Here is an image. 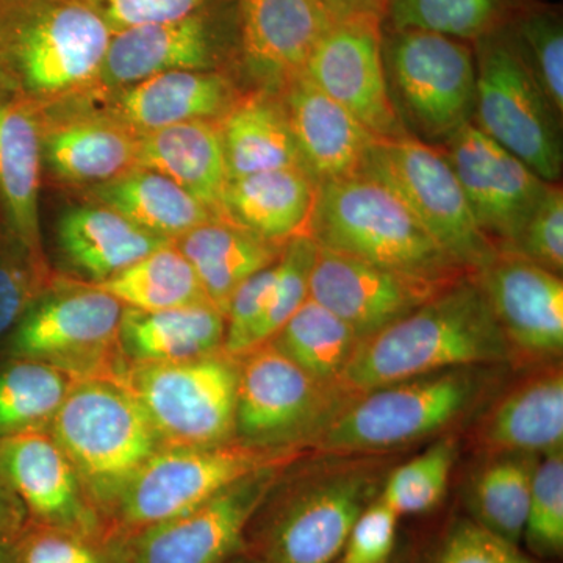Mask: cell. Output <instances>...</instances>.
<instances>
[{"label": "cell", "mask_w": 563, "mask_h": 563, "mask_svg": "<svg viewBox=\"0 0 563 563\" xmlns=\"http://www.w3.org/2000/svg\"><path fill=\"white\" fill-rule=\"evenodd\" d=\"M388 84L409 120L429 139L448 140L472 122L476 55L472 43L421 31L383 27Z\"/></svg>", "instance_id": "cell-13"}, {"label": "cell", "mask_w": 563, "mask_h": 563, "mask_svg": "<svg viewBox=\"0 0 563 563\" xmlns=\"http://www.w3.org/2000/svg\"><path fill=\"white\" fill-rule=\"evenodd\" d=\"M518 57L559 118L563 113V25L558 10L525 2L507 24Z\"/></svg>", "instance_id": "cell-39"}, {"label": "cell", "mask_w": 563, "mask_h": 563, "mask_svg": "<svg viewBox=\"0 0 563 563\" xmlns=\"http://www.w3.org/2000/svg\"><path fill=\"white\" fill-rule=\"evenodd\" d=\"M47 432L76 470L103 529L122 492L163 448L132 393L102 377L77 380Z\"/></svg>", "instance_id": "cell-4"}, {"label": "cell", "mask_w": 563, "mask_h": 563, "mask_svg": "<svg viewBox=\"0 0 563 563\" xmlns=\"http://www.w3.org/2000/svg\"><path fill=\"white\" fill-rule=\"evenodd\" d=\"M318 244L312 236H292L282 247L276 263V280L265 317L255 335V347L268 343L284 328L296 310L309 299L310 274H312Z\"/></svg>", "instance_id": "cell-43"}, {"label": "cell", "mask_w": 563, "mask_h": 563, "mask_svg": "<svg viewBox=\"0 0 563 563\" xmlns=\"http://www.w3.org/2000/svg\"><path fill=\"white\" fill-rule=\"evenodd\" d=\"M512 350L474 274L355 347L339 388L352 396L428 374L509 362Z\"/></svg>", "instance_id": "cell-1"}, {"label": "cell", "mask_w": 563, "mask_h": 563, "mask_svg": "<svg viewBox=\"0 0 563 563\" xmlns=\"http://www.w3.org/2000/svg\"><path fill=\"white\" fill-rule=\"evenodd\" d=\"M451 284L407 276L318 246L309 296L346 322L362 342Z\"/></svg>", "instance_id": "cell-19"}, {"label": "cell", "mask_w": 563, "mask_h": 563, "mask_svg": "<svg viewBox=\"0 0 563 563\" xmlns=\"http://www.w3.org/2000/svg\"><path fill=\"white\" fill-rule=\"evenodd\" d=\"M376 498V481L355 473L265 501L247 528L243 554L255 563H336L352 526Z\"/></svg>", "instance_id": "cell-11"}, {"label": "cell", "mask_w": 563, "mask_h": 563, "mask_svg": "<svg viewBox=\"0 0 563 563\" xmlns=\"http://www.w3.org/2000/svg\"><path fill=\"white\" fill-rule=\"evenodd\" d=\"M457 451V440L453 437L433 443L391 473L380 492V501L399 518L429 512L446 493Z\"/></svg>", "instance_id": "cell-41"}, {"label": "cell", "mask_w": 563, "mask_h": 563, "mask_svg": "<svg viewBox=\"0 0 563 563\" xmlns=\"http://www.w3.org/2000/svg\"><path fill=\"white\" fill-rule=\"evenodd\" d=\"M111 35L87 0H0V90L40 109L88 95Z\"/></svg>", "instance_id": "cell-2"}, {"label": "cell", "mask_w": 563, "mask_h": 563, "mask_svg": "<svg viewBox=\"0 0 563 563\" xmlns=\"http://www.w3.org/2000/svg\"><path fill=\"white\" fill-rule=\"evenodd\" d=\"M291 451L252 446L240 440L213 446H163L114 504L106 520V539H125L188 512L243 477L287 463Z\"/></svg>", "instance_id": "cell-6"}, {"label": "cell", "mask_w": 563, "mask_h": 563, "mask_svg": "<svg viewBox=\"0 0 563 563\" xmlns=\"http://www.w3.org/2000/svg\"><path fill=\"white\" fill-rule=\"evenodd\" d=\"M476 106L473 124L520 158L547 184L562 177L558 114L518 57L504 29L474 41Z\"/></svg>", "instance_id": "cell-10"}, {"label": "cell", "mask_w": 563, "mask_h": 563, "mask_svg": "<svg viewBox=\"0 0 563 563\" xmlns=\"http://www.w3.org/2000/svg\"><path fill=\"white\" fill-rule=\"evenodd\" d=\"M318 185L302 169L288 168L229 179L221 220L274 243L309 231Z\"/></svg>", "instance_id": "cell-29"}, {"label": "cell", "mask_w": 563, "mask_h": 563, "mask_svg": "<svg viewBox=\"0 0 563 563\" xmlns=\"http://www.w3.org/2000/svg\"><path fill=\"white\" fill-rule=\"evenodd\" d=\"M276 263L255 273L233 292L225 310V336L222 346V352L229 357L239 361L254 350L258 325L272 299Z\"/></svg>", "instance_id": "cell-45"}, {"label": "cell", "mask_w": 563, "mask_h": 563, "mask_svg": "<svg viewBox=\"0 0 563 563\" xmlns=\"http://www.w3.org/2000/svg\"><path fill=\"white\" fill-rule=\"evenodd\" d=\"M277 95L284 102L302 172L320 185L361 173L376 136L303 74Z\"/></svg>", "instance_id": "cell-24"}, {"label": "cell", "mask_w": 563, "mask_h": 563, "mask_svg": "<svg viewBox=\"0 0 563 563\" xmlns=\"http://www.w3.org/2000/svg\"><path fill=\"white\" fill-rule=\"evenodd\" d=\"M483 288L512 354L558 357L563 347V282L510 250H499L479 272Z\"/></svg>", "instance_id": "cell-21"}, {"label": "cell", "mask_w": 563, "mask_h": 563, "mask_svg": "<svg viewBox=\"0 0 563 563\" xmlns=\"http://www.w3.org/2000/svg\"><path fill=\"white\" fill-rule=\"evenodd\" d=\"M537 462L536 454H498L484 465L468 488L470 520L520 544Z\"/></svg>", "instance_id": "cell-36"}, {"label": "cell", "mask_w": 563, "mask_h": 563, "mask_svg": "<svg viewBox=\"0 0 563 563\" xmlns=\"http://www.w3.org/2000/svg\"><path fill=\"white\" fill-rule=\"evenodd\" d=\"M111 33L185 16L210 0H87Z\"/></svg>", "instance_id": "cell-49"}, {"label": "cell", "mask_w": 563, "mask_h": 563, "mask_svg": "<svg viewBox=\"0 0 563 563\" xmlns=\"http://www.w3.org/2000/svg\"><path fill=\"white\" fill-rule=\"evenodd\" d=\"M284 465V463H282ZM282 465L243 477L217 496L162 523L109 540L117 563H228L243 553L252 518L279 483Z\"/></svg>", "instance_id": "cell-14"}, {"label": "cell", "mask_w": 563, "mask_h": 563, "mask_svg": "<svg viewBox=\"0 0 563 563\" xmlns=\"http://www.w3.org/2000/svg\"><path fill=\"white\" fill-rule=\"evenodd\" d=\"M477 443L496 455H539L562 450L561 366L529 377L493 404L477 429Z\"/></svg>", "instance_id": "cell-28"}, {"label": "cell", "mask_w": 563, "mask_h": 563, "mask_svg": "<svg viewBox=\"0 0 563 563\" xmlns=\"http://www.w3.org/2000/svg\"><path fill=\"white\" fill-rule=\"evenodd\" d=\"M174 244L190 262L207 301L225 317L236 288L279 261L285 243L269 242L217 218L185 233Z\"/></svg>", "instance_id": "cell-32"}, {"label": "cell", "mask_w": 563, "mask_h": 563, "mask_svg": "<svg viewBox=\"0 0 563 563\" xmlns=\"http://www.w3.org/2000/svg\"><path fill=\"white\" fill-rule=\"evenodd\" d=\"M523 542L533 559L562 558L563 451L544 454L533 470Z\"/></svg>", "instance_id": "cell-42"}, {"label": "cell", "mask_w": 563, "mask_h": 563, "mask_svg": "<svg viewBox=\"0 0 563 563\" xmlns=\"http://www.w3.org/2000/svg\"><path fill=\"white\" fill-rule=\"evenodd\" d=\"M235 69L254 90L279 92L301 76L339 18L325 0H236Z\"/></svg>", "instance_id": "cell-18"}, {"label": "cell", "mask_w": 563, "mask_h": 563, "mask_svg": "<svg viewBox=\"0 0 563 563\" xmlns=\"http://www.w3.org/2000/svg\"><path fill=\"white\" fill-rule=\"evenodd\" d=\"M29 523L24 507L0 479V542H13Z\"/></svg>", "instance_id": "cell-50"}, {"label": "cell", "mask_w": 563, "mask_h": 563, "mask_svg": "<svg viewBox=\"0 0 563 563\" xmlns=\"http://www.w3.org/2000/svg\"><path fill=\"white\" fill-rule=\"evenodd\" d=\"M444 141V157L481 231L498 250H512L547 181L488 139L473 121Z\"/></svg>", "instance_id": "cell-17"}, {"label": "cell", "mask_w": 563, "mask_h": 563, "mask_svg": "<svg viewBox=\"0 0 563 563\" xmlns=\"http://www.w3.org/2000/svg\"><path fill=\"white\" fill-rule=\"evenodd\" d=\"M269 342L314 380L339 388L361 340L346 322L309 296Z\"/></svg>", "instance_id": "cell-34"}, {"label": "cell", "mask_w": 563, "mask_h": 563, "mask_svg": "<svg viewBox=\"0 0 563 563\" xmlns=\"http://www.w3.org/2000/svg\"><path fill=\"white\" fill-rule=\"evenodd\" d=\"M43 169L69 187L91 188L139 166L140 136L87 99L41 109Z\"/></svg>", "instance_id": "cell-22"}, {"label": "cell", "mask_w": 563, "mask_h": 563, "mask_svg": "<svg viewBox=\"0 0 563 563\" xmlns=\"http://www.w3.org/2000/svg\"><path fill=\"white\" fill-rule=\"evenodd\" d=\"M76 383L47 363L9 357L0 365V439L47 431Z\"/></svg>", "instance_id": "cell-37"}, {"label": "cell", "mask_w": 563, "mask_h": 563, "mask_svg": "<svg viewBox=\"0 0 563 563\" xmlns=\"http://www.w3.org/2000/svg\"><path fill=\"white\" fill-rule=\"evenodd\" d=\"M325 2L339 20L352 16V14H383L385 5V0H325Z\"/></svg>", "instance_id": "cell-51"}, {"label": "cell", "mask_w": 563, "mask_h": 563, "mask_svg": "<svg viewBox=\"0 0 563 563\" xmlns=\"http://www.w3.org/2000/svg\"><path fill=\"white\" fill-rule=\"evenodd\" d=\"M431 563H537L536 559L470 518L455 521L437 548Z\"/></svg>", "instance_id": "cell-47"}, {"label": "cell", "mask_w": 563, "mask_h": 563, "mask_svg": "<svg viewBox=\"0 0 563 563\" xmlns=\"http://www.w3.org/2000/svg\"><path fill=\"white\" fill-rule=\"evenodd\" d=\"M0 479L24 507L29 523L107 540L98 510L49 432L0 439Z\"/></svg>", "instance_id": "cell-20"}, {"label": "cell", "mask_w": 563, "mask_h": 563, "mask_svg": "<svg viewBox=\"0 0 563 563\" xmlns=\"http://www.w3.org/2000/svg\"><path fill=\"white\" fill-rule=\"evenodd\" d=\"M383 36L380 14L342 18L324 33L302 74L377 140H391L407 131L385 73Z\"/></svg>", "instance_id": "cell-15"}, {"label": "cell", "mask_w": 563, "mask_h": 563, "mask_svg": "<svg viewBox=\"0 0 563 563\" xmlns=\"http://www.w3.org/2000/svg\"><path fill=\"white\" fill-rule=\"evenodd\" d=\"M484 376L477 366H465L363 393L322 428L317 444L329 453H361L442 432L479 402Z\"/></svg>", "instance_id": "cell-5"}, {"label": "cell", "mask_w": 563, "mask_h": 563, "mask_svg": "<svg viewBox=\"0 0 563 563\" xmlns=\"http://www.w3.org/2000/svg\"><path fill=\"white\" fill-rule=\"evenodd\" d=\"M122 312L124 306L95 284L58 276L2 352L47 363L76 380L114 379L125 368L118 344Z\"/></svg>", "instance_id": "cell-7"}, {"label": "cell", "mask_w": 563, "mask_h": 563, "mask_svg": "<svg viewBox=\"0 0 563 563\" xmlns=\"http://www.w3.org/2000/svg\"><path fill=\"white\" fill-rule=\"evenodd\" d=\"M16 563H117L109 540L27 523L14 540Z\"/></svg>", "instance_id": "cell-44"}, {"label": "cell", "mask_w": 563, "mask_h": 563, "mask_svg": "<svg viewBox=\"0 0 563 563\" xmlns=\"http://www.w3.org/2000/svg\"><path fill=\"white\" fill-rule=\"evenodd\" d=\"M322 250L435 282L473 274L461 268L387 187L369 177L318 185L309 231Z\"/></svg>", "instance_id": "cell-3"}, {"label": "cell", "mask_w": 563, "mask_h": 563, "mask_svg": "<svg viewBox=\"0 0 563 563\" xmlns=\"http://www.w3.org/2000/svg\"><path fill=\"white\" fill-rule=\"evenodd\" d=\"M242 96L229 70H172L80 98L141 136L184 122L220 121Z\"/></svg>", "instance_id": "cell-23"}, {"label": "cell", "mask_w": 563, "mask_h": 563, "mask_svg": "<svg viewBox=\"0 0 563 563\" xmlns=\"http://www.w3.org/2000/svg\"><path fill=\"white\" fill-rule=\"evenodd\" d=\"M95 285L128 309L141 312H158L207 301L195 269L174 242Z\"/></svg>", "instance_id": "cell-35"}, {"label": "cell", "mask_w": 563, "mask_h": 563, "mask_svg": "<svg viewBox=\"0 0 563 563\" xmlns=\"http://www.w3.org/2000/svg\"><path fill=\"white\" fill-rule=\"evenodd\" d=\"M240 361L224 352L177 363L125 366L113 380L132 393L163 446L235 439Z\"/></svg>", "instance_id": "cell-9"}, {"label": "cell", "mask_w": 563, "mask_h": 563, "mask_svg": "<svg viewBox=\"0 0 563 563\" xmlns=\"http://www.w3.org/2000/svg\"><path fill=\"white\" fill-rule=\"evenodd\" d=\"M87 198L168 242L220 218L168 177L140 166L117 179L87 188Z\"/></svg>", "instance_id": "cell-33"}, {"label": "cell", "mask_w": 563, "mask_h": 563, "mask_svg": "<svg viewBox=\"0 0 563 563\" xmlns=\"http://www.w3.org/2000/svg\"><path fill=\"white\" fill-rule=\"evenodd\" d=\"M240 361L235 439L252 446L288 450L307 435L340 390L314 380L272 342Z\"/></svg>", "instance_id": "cell-16"}, {"label": "cell", "mask_w": 563, "mask_h": 563, "mask_svg": "<svg viewBox=\"0 0 563 563\" xmlns=\"http://www.w3.org/2000/svg\"><path fill=\"white\" fill-rule=\"evenodd\" d=\"M510 251L518 252L550 272L562 274L563 191L558 184L547 185Z\"/></svg>", "instance_id": "cell-46"}, {"label": "cell", "mask_w": 563, "mask_h": 563, "mask_svg": "<svg viewBox=\"0 0 563 563\" xmlns=\"http://www.w3.org/2000/svg\"><path fill=\"white\" fill-rule=\"evenodd\" d=\"M57 277L46 255L33 252L0 228V352Z\"/></svg>", "instance_id": "cell-40"}, {"label": "cell", "mask_w": 563, "mask_h": 563, "mask_svg": "<svg viewBox=\"0 0 563 563\" xmlns=\"http://www.w3.org/2000/svg\"><path fill=\"white\" fill-rule=\"evenodd\" d=\"M139 166L168 177L220 217L229 176L218 121L184 122L141 135Z\"/></svg>", "instance_id": "cell-30"}, {"label": "cell", "mask_w": 563, "mask_h": 563, "mask_svg": "<svg viewBox=\"0 0 563 563\" xmlns=\"http://www.w3.org/2000/svg\"><path fill=\"white\" fill-rule=\"evenodd\" d=\"M525 2L520 0H385L383 27L421 31L474 41L499 31Z\"/></svg>", "instance_id": "cell-38"}, {"label": "cell", "mask_w": 563, "mask_h": 563, "mask_svg": "<svg viewBox=\"0 0 563 563\" xmlns=\"http://www.w3.org/2000/svg\"><path fill=\"white\" fill-rule=\"evenodd\" d=\"M236 47V0H210L176 20L113 33L88 95L120 90L172 70H229L235 68Z\"/></svg>", "instance_id": "cell-12"}, {"label": "cell", "mask_w": 563, "mask_h": 563, "mask_svg": "<svg viewBox=\"0 0 563 563\" xmlns=\"http://www.w3.org/2000/svg\"><path fill=\"white\" fill-rule=\"evenodd\" d=\"M58 247L77 279L101 284L147 254L172 243L152 235L118 211L85 202L63 211L57 225Z\"/></svg>", "instance_id": "cell-26"}, {"label": "cell", "mask_w": 563, "mask_h": 563, "mask_svg": "<svg viewBox=\"0 0 563 563\" xmlns=\"http://www.w3.org/2000/svg\"><path fill=\"white\" fill-rule=\"evenodd\" d=\"M43 117L35 103L0 90V228L44 254L40 229Z\"/></svg>", "instance_id": "cell-25"}, {"label": "cell", "mask_w": 563, "mask_h": 563, "mask_svg": "<svg viewBox=\"0 0 563 563\" xmlns=\"http://www.w3.org/2000/svg\"><path fill=\"white\" fill-rule=\"evenodd\" d=\"M225 317L209 301L141 312H122L118 344L125 366L195 361L222 352Z\"/></svg>", "instance_id": "cell-27"}, {"label": "cell", "mask_w": 563, "mask_h": 563, "mask_svg": "<svg viewBox=\"0 0 563 563\" xmlns=\"http://www.w3.org/2000/svg\"><path fill=\"white\" fill-rule=\"evenodd\" d=\"M0 563H16L13 542H0Z\"/></svg>", "instance_id": "cell-52"}, {"label": "cell", "mask_w": 563, "mask_h": 563, "mask_svg": "<svg viewBox=\"0 0 563 563\" xmlns=\"http://www.w3.org/2000/svg\"><path fill=\"white\" fill-rule=\"evenodd\" d=\"M399 517L379 496L357 518L336 563H388L396 547Z\"/></svg>", "instance_id": "cell-48"}, {"label": "cell", "mask_w": 563, "mask_h": 563, "mask_svg": "<svg viewBox=\"0 0 563 563\" xmlns=\"http://www.w3.org/2000/svg\"><path fill=\"white\" fill-rule=\"evenodd\" d=\"M358 174L387 187L465 272H479L498 254L474 220L443 152L426 141L409 135L377 140Z\"/></svg>", "instance_id": "cell-8"}, {"label": "cell", "mask_w": 563, "mask_h": 563, "mask_svg": "<svg viewBox=\"0 0 563 563\" xmlns=\"http://www.w3.org/2000/svg\"><path fill=\"white\" fill-rule=\"evenodd\" d=\"M228 563H255V562L251 561V559L247 558V555H244L242 553V554L235 555V558H233L232 561H229Z\"/></svg>", "instance_id": "cell-53"}, {"label": "cell", "mask_w": 563, "mask_h": 563, "mask_svg": "<svg viewBox=\"0 0 563 563\" xmlns=\"http://www.w3.org/2000/svg\"><path fill=\"white\" fill-rule=\"evenodd\" d=\"M229 179L301 168L284 102L277 92H244L218 121Z\"/></svg>", "instance_id": "cell-31"}]
</instances>
